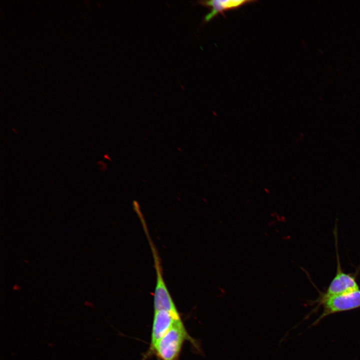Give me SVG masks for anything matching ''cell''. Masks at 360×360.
Listing matches in <instances>:
<instances>
[{
	"label": "cell",
	"instance_id": "6da1fadb",
	"mask_svg": "<svg viewBox=\"0 0 360 360\" xmlns=\"http://www.w3.org/2000/svg\"><path fill=\"white\" fill-rule=\"evenodd\" d=\"M192 338L182 320H177L167 333L156 344L152 350L162 360H176L186 340Z\"/></svg>",
	"mask_w": 360,
	"mask_h": 360
},
{
	"label": "cell",
	"instance_id": "7a4b0ae2",
	"mask_svg": "<svg viewBox=\"0 0 360 360\" xmlns=\"http://www.w3.org/2000/svg\"><path fill=\"white\" fill-rule=\"evenodd\" d=\"M156 272V283L154 295V310H166L180 316L175 304L164 280L160 258L155 246L150 248Z\"/></svg>",
	"mask_w": 360,
	"mask_h": 360
},
{
	"label": "cell",
	"instance_id": "3957f363",
	"mask_svg": "<svg viewBox=\"0 0 360 360\" xmlns=\"http://www.w3.org/2000/svg\"><path fill=\"white\" fill-rule=\"evenodd\" d=\"M320 304L324 310L316 324L330 314L360 308V290L320 300Z\"/></svg>",
	"mask_w": 360,
	"mask_h": 360
},
{
	"label": "cell",
	"instance_id": "277c9868",
	"mask_svg": "<svg viewBox=\"0 0 360 360\" xmlns=\"http://www.w3.org/2000/svg\"><path fill=\"white\" fill-rule=\"evenodd\" d=\"M180 319V315H176L168 310H154L150 343L152 350L174 323Z\"/></svg>",
	"mask_w": 360,
	"mask_h": 360
},
{
	"label": "cell",
	"instance_id": "5b68a950",
	"mask_svg": "<svg viewBox=\"0 0 360 360\" xmlns=\"http://www.w3.org/2000/svg\"><path fill=\"white\" fill-rule=\"evenodd\" d=\"M359 289L355 278L344 272L338 259L336 273L321 300L350 292Z\"/></svg>",
	"mask_w": 360,
	"mask_h": 360
},
{
	"label": "cell",
	"instance_id": "8992f818",
	"mask_svg": "<svg viewBox=\"0 0 360 360\" xmlns=\"http://www.w3.org/2000/svg\"><path fill=\"white\" fill-rule=\"evenodd\" d=\"M256 2L252 0H210L198 1V3L210 9V12L203 19V22L206 23L219 14L224 15V12L225 11L238 8L244 4Z\"/></svg>",
	"mask_w": 360,
	"mask_h": 360
}]
</instances>
